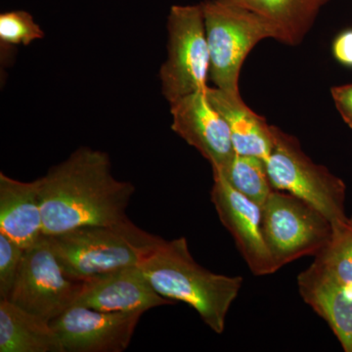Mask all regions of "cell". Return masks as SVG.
Listing matches in <instances>:
<instances>
[{"label":"cell","instance_id":"6da1fadb","mask_svg":"<svg viewBox=\"0 0 352 352\" xmlns=\"http://www.w3.org/2000/svg\"><path fill=\"white\" fill-rule=\"evenodd\" d=\"M43 235L129 219L135 187L117 179L106 152L80 147L38 178Z\"/></svg>","mask_w":352,"mask_h":352},{"label":"cell","instance_id":"7a4b0ae2","mask_svg":"<svg viewBox=\"0 0 352 352\" xmlns=\"http://www.w3.org/2000/svg\"><path fill=\"white\" fill-rule=\"evenodd\" d=\"M139 267L160 295L187 303L214 333L224 332L243 277L217 274L203 267L190 252L185 237L164 239Z\"/></svg>","mask_w":352,"mask_h":352},{"label":"cell","instance_id":"3957f363","mask_svg":"<svg viewBox=\"0 0 352 352\" xmlns=\"http://www.w3.org/2000/svg\"><path fill=\"white\" fill-rule=\"evenodd\" d=\"M47 237L65 274L78 282L139 266L164 240L129 219L107 226H82Z\"/></svg>","mask_w":352,"mask_h":352},{"label":"cell","instance_id":"277c9868","mask_svg":"<svg viewBox=\"0 0 352 352\" xmlns=\"http://www.w3.org/2000/svg\"><path fill=\"white\" fill-rule=\"evenodd\" d=\"M210 55V80L214 87L241 94L239 80L245 58L266 38L278 41L274 25L258 14L229 0L201 2Z\"/></svg>","mask_w":352,"mask_h":352},{"label":"cell","instance_id":"5b68a950","mask_svg":"<svg viewBox=\"0 0 352 352\" xmlns=\"http://www.w3.org/2000/svg\"><path fill=\"white\" fill-rule=\"evenodd\" d=\"M273 147L266 160V170L273 189L298 197L321 212L333 231L346 223L342 179L325 166L315 164L303 151L300 141L272 126Z\"/></svg>","mask_w":352,"mask_h":352},{"label":"cell","instance_id":"8992f818","mask_svg":"<svg viewBox=\"0 0 352 352\" xmlns=\"http://www.w3.org/2000/svg\"><path fill=\"white\" fill-rule=\"evenodd\" d=\"M166 30L168 55L159 76L162 94L170 104L208 87L210 55L201 4L171 6Z\"/></svg>","mask_w":352,"mask_h":352},{"label":"cell","instance_id":"52a82bcc","mask_svg":"<svg viewBox=\"0 0 352 352\" xmlns=\"http://www.w3.org/2000/svg\"><path fill=\"white\" fill-rule=\"evenodd\" d=\"M264 240L278 270L303 256H316L332 237L321 212L298 197L273 190L263 206Z\"/></svg>","mask_w":352,"mask_h":352},{"label":"cell","instance_id":"ba28073f","mask_svg":"<svg viewBox=\"0 0 352 352\" xmlns=\"http://www.w3.org/2000/svg\"><path fill=\"white\" fill-rule=\"evenodd\" d=\"M82 284L65 274L43 235L25 250L19 272L4 300L51 322L75 305Z\"/></svg>","mask_w":352,"mask_h":352},{"label":"cell","instance_id":"9c48e42d","mask_svg":"<svg viewBox=\"0 0 352 352\" xmlns=\"http://www.w3.org/2000/svg\"><path fill=\"white\" fill-rule=\"evenodd\" d=\"M144 314L101 311L74 305L50 324L65 352H122L131 344Z\"/></svg>","mask_w":352,"mask_h":352},{"label":"cell","instance_id":"30bf717a","mask_svg":"<svg viewBox=\"0 0 352 352\" xmlns=\"http://www.w3.org/2000/svg\"><path fill=\"white\" fill-rule=\"evenodd\" d=\"M212 173L210 200L250 270L256 276L276 272L279 270L264 240L263 207L236 191L219 171Z\"/></svg>","mask_w":352,"mask_h":352},{"label":"cell","instance_id":"8fae6325","mask_svg":"<svg viewBox=\"0 0 352 352\" xmlns=\"http://www.w3.org/2000/svg\"><path fill=\"white\" fill-rule=\"evenodd\" d=\"M171 129L221 170L235 151L226 120L208 100L206 91L186 95L170 104Z\"/></svg>","mask_w":352,"mask_h":352},{"label":"cell","instance_id":"7c38bea8","mask_svg":"<svg viewBox=\"0 0 352 352\" xmlns=\"http://www.w3.org/2000/svg\"><path fill=\"white\" fill-rule=\"evenodd\" d=\"M75 305L101 311H143L175 302L160 295L138 265L96 275L82 281Z\"/></svg>","mask_w":352,"mask_h":352},{"label":"cell","instance_id":"4fadbf2b","mask_svg":"<svg viewBox=\"0 0 352 352\" xmlns=\"http://www.w3.org/2000/svg\"><path fill=\"white\" fill-rule=\"evenodd\" d=\"M300 295L337 336L344 351L352 352V292L311 264L298 276Z\"/></svg>","mask_w":352,"mask_h":352},{"label":"cell","instance_id":"5bb4252c","mask_svg":"<svg viewBox=\"0 0 352 352\" xmlns=\"http://www.w3.org/2000/svg\"><path fill=\"white\" fill-rule=\"evenodd\" d=\"M0 232L24 249L43 236L38 179L24 182L0 173Z\"/></svg>","mask_w":352,"mask_h":352},{"label":"cell","instance_id":"9a60e30c","mask_svg":"<svg viewBox=\"0 0 352 352\" xmlns=\"http://www.w3.org/2000/svg\"><path fill=\"white\" fill-rule=\"evenodd\" d=\"M206 94L226 120L236 154L258 157L266 161L273 147L272 126L252 111L241 94H227L210 87Z\"/></svg>","mask_w":352,"mask_h":352},{"label":"cell","instance_id":"2e32d148","mask_svg":"<svg viewBox=\"0 0 352 352\" xmlns=\"http://www.w3.org/2000/svg\"><path fill=\"white\" fill-rule=\"evenodd\" d=\"M0 352H65L50 322L0 300Z\"/></svg>","mask_w":352,"mask_h":352},{"label":"cell","instance_id":"e0dca14e","mask_svg":"<svg viewBox=\"0 0 352 352\" xmlns=\"http://www.w3.org/2000/svg\"><path fill=\"white\" fill-rule=\"evenodd\" d=\"M258 14L274 25L278 41L287 45L302 43L329 0H229Z\"/></svg>","mask_w":352,"mask_h":352},{"label":"cell","instance_id":"ac0fdd59","mask_svg":"<svg viewBox=\"0 0 352 352\" xmlns=\"http://www.w3.org/2000/svg\"><path fill=\"white\" fill-rule=\"evenodd\" d=\"M217 171L224 176L236 191L261 207L274 190L268 177L265 161L261 157L235 153L226 168Z\"/></svg>","mask_w":352,"mask_h":352},{"label":"cell","instance_id":"d6986e66","mask_svg":"<svg viewBox=\"0 0 352 352\" xmlns=\"http://www.w3.org/2000/svg\"><path fill=\"white\" fill-rule=\"evenodd\" d=\"M312 264L352 292V217L333 231Z\"/></svg>","mask_w":352,"mask_h":352},{"label":"cell","instance_id":"ffe728a7","mask_svg":"<svg viewBox=\"0 0 352 352\" xmlns=\"http://www.w3.org/2000/svg\"><path fill=\"white\" fill-rule=\"evenodd\" d=\"M44 38V31L34 17L24 10L7 11L0 15L1 64L12 57L18 46H28Z\"/></svg>","mask_w":352,"mask_h":352},{"label":"cell","instance_id":"44dd1931","mask_svg":"<svg viewBox=\"0 0 352 352\" xmlns=\"http://www.w3.org/2000/svg\"><path fill=\"white\" fill-rule=\"evenodd\" d=\"M24 248L0 232V300L7 298L19 272Z\"/></svg>","mask_w":352,"mask_h":352},{"label":"cell","instance_id":"7402d4cb","mask_svg":"<svg viewBox=\"0 0 352 352\" xmlns=\"http://www.w3.org/2000/svg\"><path fill=\"white\" fill-rule=\"evenodd\" d=\"M331 95L340 117L352 129V83L331 88Z\"/></svg>","mask_w":352,"mask_h":352},{"label":"cell","instance_id":"603a6c76","mask_svg":"<svg viewBox=\"0 0 352 352\" xmlns=\"http://www.w3.org/2000/svg\"><path fill=\"white\" fill-rule=\"evenodd\" d=\"M332 53L336 61L352 68V29L340 32L332 43Z\"/></svg>","mask_w":352,"mask_h":352}]
</instances>
